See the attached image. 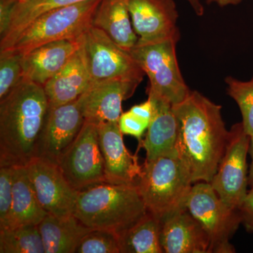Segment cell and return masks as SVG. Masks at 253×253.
I'll return each instance as SVG.
<instances>
[{"label": "cell", "instance_id": "obj_1", "mask_svg": "<svg viewBox=\"0 0 253 253\" xmlns=\"http://www.w3.org/2000/svg\"><path fill=\"white\" fill-rule=\"evenodd\" d=\"M173 111L178 121L176 157L193 184L211 183L229 139L221 106L191 91L184 101L173 106Z\"/></svg>", "mask_w": 253, "mask_h": 253}, {"label": "cell", "instance_id": "obj_2", "mask_svg": "<svg viewBox=\"0 0 253 253\" xmlns=\"http://www.w3.org/2000/svg\"><path fill=\"white\" fill-rule=\"evenodd\" d=\"M49 108L44 87L25 78L0 100V167H26L39 157Z\"/></svg>", "mask_w": 253, "mask_h": 253}, {"label": "cell", "instance_id": "obj_3", "mask_svg": "<svg viewBox=\"0 0 253 253\" xmlns=\"http://www.w3.org/2000/svg\"><path fill=\"white\" fill-rule=\"evenodd\" d=\"M147 212L137 186L104 182L78 192L73 214L90 229L120 237Z\"/></svg>", "mask_w": 253, "mask_h": 253}, {"label": "cell", "instance_id": "obj_4", "mask_svg": "<svg viewBox=\"0 0 253 253\" xmlns=\"http://www.w3.org/2000/svg\"><path fill=\"white\" fill-rule=\"evenodd\" d=\"M136 183L148 212L162 219L186 208L192 181L177 157L146 160Z\"/></svg>", "mask_w": 253, "mask_h": 253}, {"label": "cell", "instance_id": "obj_5", "mask_svg": "<svg viewBox=\"0 0 253 253\" xmlns=\"http://www.w3.org/2000/svg\"><path fill=\"white\" fill-rule=\"evenodd\" d=\"M101 1L89 0L46 11L30 23L0 51L25 54L47 43L81 38L92 26Z\"/></svg>", "mask_w": 253, "mask_h": 253}, {"label": "cell", "instance_id": "obj_6", "mask_svg": "<svg viewBox=\"0 0 253 253\" xmlns=\"http://www.w3.org/2000/svg\"><path fill=\"white\" fill-rule=\"evenodd\" d=\"M178 41L137 43L129 52L149 78L147 94L159 96L170 104H179L189 96L191 89L181 75L176 58Z\"/></svg>", "mask_w": 253, "mask_h": 253}, {"label": "cell", "instance_id": "obj_7", "mask_svg": "<svg viewBox=\"0 0 253 253\" xmlns=\"http://www.w3.org/2000/svg\"><path fill=\"white\" fill-rule=\"evenodd\" d=\"M188 212L196 219L211 241V253H234L230 239L242 219L239 210L229 207L211 183L199 181L191 187L186 202Z\"/></svg>", "mask_w": 253, "mask_h": 253}, {"label": "cell", "instance_id": "obj_8", "mask_svg": "<svg viewBox=\"0 0 253 253\" xmlns=\"http://www.w3.org/2000/svg\"><path fill=\"white\" fill-rule=\"evenodd\" d=\"M81 51L91 85L113 81H142L144 73L129 51L99 28L91 26L81 36Z\"/></svg>", "mask_w": 253, "mask_h": 253}, {"label": "cell", "instance_id": "obj_9", "mask_svg": "<svg viewBox=\"0 0 253 253\" xmlns=\"http://www.w3.org/2000/svg\"><path fill=\"white\" fill-rule=\"evenodd\" d=\"M250 141L242 123L231 126L225 151L211 182L219 197L234 209L239 208L248 194Z\"/></svg>", "mask_w": 253, "mask_h": 253}, {"label": "cell", "instance_id": "obj_10", "mask_svg": "<svg viewBox=\"0 0 253 253\" xmlns=\"http://www.w3.org/2000/svg\"><path fill=\"white\" fill-rule=\"evenodd\" d=\"M57 164L69 184L78 192L106 182L97 126L84 123L76 140Z\"/></svg>", "mask_w": 253, "mask_h": 253}, {"label": "cell", "instance_id": "obj_11", "mask_svg": "<svg viewBox=\"0 0 253 253\" xmlns=\"http://www.w3.org/2000/svg\"><path fill=\"white\" fill-rule=\"evenodd\" d=\"M26 167L43 209L58 217L73 214L78 191L69 184L59 165L46 158L37 157Z\"/></svg>", "mask_w": 253, "mask_h": 253}, {"label": "cell", "instance_id": "obj_12", "mask_svg": "<svg viewBox=\"0 0 253 253\" xmlns=\"http://www.w3.org/2000/svg\"><path fill=\"white\" fill-rule=\"evenodd\" d=\"M137 43L180 38L179 13L174 0H126Z\"/></svg>", "mask_w": 253, "mask_h": 253}, {"label": "cell", "instance_id": "obj_13", "mask_svg": "<svg viewBox=\"0 0 253 253\" xmlns=\"http://www.w3.org/2000/svg\"><path fill=\"white\" fill-rule=\"evenodd\" d=\"M140 82L113 81L92 84L78 99L85 122L118 123L123 101L134 94Z\"/></svg>", "mask_w": 253, "mask_h": 253}, {"label": "cell", "instance_id": "obj_14", "mask_svg": "<svg viewBox=\"0 0 253 253\" xmlns=\"http://www.w3.org/2000/svg\"><path fill=\"white\" fill-rule=\"evenodd\" d=\"M85 121L78 100L48 110L39 157L57 163L81 132Z\"/></svg>", "mask_w": 253, "mask_h": 253}, {"label": "cell", "instance_id": "obj_15", "mask_svg": "<svg viewBox=\"0 0 253 253\" xmlns=\"http://www.w3.org/2000/svg\"><path fill=\"white\" fill-rule=\"evenodd\" d=\"M97 129L106 182L136 186L142 166L125 146L118 123H101Z\"/></svg>", "mask_w": 253, "mask_h": 253}, {"label": "cell", "instance_id": "obj_16", "mask_svg": "<svg viewBox=\"0 0 253 253\" xmlns=\"http://www.w3.org/2000/svg\"><path fill=\"white\" fill-rule=\"evenodd\" d=\"M161 244L166 253H211V241L186 208L161 220Z\"/></svg>", "mask_w": 253, "mask_h": 253}, {"label": "cell", "instance_id": "obj_17", "mask_svg": "<svg viewBox=\"0 0 253 253\" xmlns=\"http://www.w3.org/2000/svg\"><path fill=\"white\" fill-rule=\"evenodd\" d=\"M81 38L47 43L22 54L23 78L44 86L80 49Z\"/></svg>", "mask_w": 253, "mask_h": 253}, {"label": "cell", "instance_id": "obj_18", "mask_svg": "<svg viewBox=\"0 0 253 253\" xmlns=\"http://www.w3.org/2000/svg\"><path fill=\"white\" fill-rule=\"evenodd\" d=\"M153 105V117L144 139L139 141V148L146 151V160L161 156L176 157L178 121L172 104L167 100L148 94Z\"/></svg>", "mask_w": 253, "mask_h": 253}, {"label": "cell", "instance_id": "obj_19", "mask_svg": "<svg viewBox=\"0 0 253 253\" xmlns=\"http://www.w3.org/2000/svg\"><path fill=\"white\" fill-rule=\"evenodd\" d=\"M91 85L90 77L79 49L43 87L49 106L54 107L76 101Z\"/></svg>", "mask_w": 253, "mask_h": 253}, {"label": "cell", "instance_id": "obj_20", "mask_svg": "<svg viewBox=\"0 0 253 253\" xmlns=\"http://www.w3.org/2000/svg\"><path fill=\"white\" fill-rule=\"evenodd\" d=\"M92 26L104 32L118 46L128 51L139 41L126 0H101L93 18Z\"/></svg>", "mask_w": 253, "mask_h": 253}, {"label": "cell", "instance_id": "obj_21", "mask_svg": "<svg viewBox=\"0 0 253 253\" xmlns=\"http://www.w3.org/2000/svg\"><path fill=\"white\" fill-rule=\"evenodd\" d=\"M45 253H76L91 229L74 214L58 217L48 214L38 225Z\"/></svg>", "mask_w": 253, "mask_h": 253}, {"label": "cell", "instance_id": "obj_22", "mask_svg": "<svg viewBox=\"0 0 253 253\" xmlns=\"http://www.w3.org/2000/svg\"><path fill=\"white\" fill-rule=\"evenodd\" d=\"M47 214L37 198L27 168L14 167L12 205L6 229L26 224L38 225Z\"/></svg>", "mask_w": 253, "mask_h": 253}, {"label": "cell", "instance_id": "obj_23", "mask_svg": "<svg viewBox=\"0 0 253 253\" xmlns=\"http://www.w3.org/2000/svg\"><path fill=\"white\" fill-rule=\"evenodd\" d=\"M161 219L147 212L120 236L121 253H163Z\"/></svg>", "mask_w": 253, "mask_h": 253}, {"label": "cell", "instance_id": "obj_24", "mask_svg": "<svg viewBox=\"0 0 253 253\" xmlns=\"http://www.w3.org/2000/svg\"><path fill=\"white\" fill-rule=\"evenodd\" d=\"M86 1L89 0H33L25 4H16L7 33L0 40V49L4 48L15 36L41 14L50 10Z\"/></svg>", "mask_w": 253, "mask_h": 253}, {"label": "cell", "instance_id": "obj_25", "mask_svg": "<svg viewBox=\"0 0 253 253\" xmlns=\"http://www.w3.org/2000/svg\"><path fill=\"white\" fill-rule=\"evenodd\" d=\"M1 253H45L38 225L26 224L0 230Z\"/></svg>", "mask_w": 253, "mask_h": 253}, {"label": "cell", "instance_id": "obj_26", "mask_svg": "<svg viewBox=\"0 0 253 253\" xmlns=\"http://www.w3.org/2000/svg\"><path fill=\"white\" fill-rule=\"evenodd\" d=\"M226 91L236 101L242 116V124L246 134L253 135V77L249 81H241L231 76L224 80Z\"/></svg>", "mask_w": 253, "mask_h": 253}, {"label": "cell", "instance_id": "obj_27", "mask_svg": "<svg viewBox=\"0 0 253 253\" xmlns=\"http://www.w3.org/2000/svg\"><path fill=\"white\" fill-rule=\"evenodd\" d=\"M22 54L0 51V100L4 99L23 80Z\"/></svg>", "mask_w": 253, "mask_h": 253}, {"label": "cell", "instance_id": "obj_28", "mask_svg": "<svg viewBox=\"0 0 253 253\" xmlns=\"http://www.w3.org/2000/svg\"><path fill=\"white\" fill-rule=\"evenodd\" d=\"M76 253H121L119 236L112 231L91 229L82 240Z\"/></svg>", "mask_w": 253, "mask_h": 253}, {"label": "cell", "instance_id": "obj_29", "mask_svg": "<svg viewBox=\"0 0 253 253\" xmlns=\"http://www.w3.org/2000/svg\"><path fill=\"white\" fill-rule=\"evenodd\" d=\"M14 167H0V230L7 228L13 200Z\"/></svg>", "mask_w": 253, "mask_h": 253}, {"label": "cell", "instance_id": "obj_30", "mask_svg": "<svg viewBox=\"0 0 253 253\" xmlns=\"http://www.w3.org/2000/svg\"><path fill=\"white\" fill-rule=\"evenodd\" d=\"M150 123L130 111L123 113L118 121L120 130L124 134L134 136L140 141Z\"/></svg>", "mask_w": 253, "mask_h": 253}, {"label": "cell", "instance_id": "obj_31", "mask_svg": "<svg viewBox=\"0 0 253 253\" xmlns=\"http://www.w3.org/2000/svg\"><path fill=\"white\" fill-rule=\"evenodd\" d=\"M16 0H0V38H4L9 29Z\"/></svg>", "mask_w": 253, "mask_h": 253}, {"label": "cell", "instance_id": "obj_32", "mask_svg": "<svg viewBox=\"0 0 253 253\" xmlns=\"http://www.w3.org/2000/svg\"><path fill=\"white\" fill-rule=\"evenodd\" d=\"M242 219V224L249 231H253V186L248 191L242 204L238 208Z\"/></svg>", "mask_w": 253, "mask_h": 253}, {"label": "cell", "instance_id": "obj_33", "mask_svg": "<svg viewBox=\"0 0 253 253\" xmlns=\"http://www.w3.org/2000/svg\"><path fill=\"white\" fill-rule=\"evenodd\" d=\"M129 111L134 114L137 115V116H140L141 118H144L146 121L151 123L154 109H153L152 103H151V101L149 98L144 102L132 106Z\"/></svg>", "mask_w": 253, "mask_h": 253}, {"label": "cell", "instance_id": "obj_34", "mask_svg": "<svg viewBox=\"0 0 253 253\" xmlns=\"http://www.w3.org/2000/svg\"><path fill=\"white\" fill-rule=\"evenodd\" d=\"M188 3L194 10L195 14L199 16H202L204 14V6L201 3V0H186Z\"/></svg>", "mask_w": 253, "mask_h": 253}, {"label": "cell", "instance_id": "obj_35", "mask_svg": "<svg viewBox=\"0 0 253 253\" xmlns=\"http://www.w3.org/2000/svg\"><path fill=\"white\" fill-rule=\"evenodd\" d=\"M208 4H216L220 7L229 6V5H238L243 0H206Z\"/></svg>", "mask_w": 253, "mask_h": 253}, {"label": "cell", "instance_id": "obj_36", "mask_svg": "<svg viewBox=\"0 0 253 253\" xmlns=\"http://www.w3.org/2000/svg\"><path fill=\"white\" fill-rule=\"evenodd\" d=\"M249 153L251 156V165L249 174V184L252 186H253V135L251 136Z\"/></svg>", "mask_w": 253, "mask_h": 253}, {"label": "cell", "instance_id": "obj_37", "mask_svg": "<svg viewBox=\"0 0 253 253\" xmlns=\"http://www.w3.org/2000/svg\"><path fill=\"white\" fill-rule=\"evenodd\" d=\"M18 4H25V3L29 2V1H33V0H16Z\"/></svg>", "mask_w": 253, "mask_h": 253}]
</instances>
